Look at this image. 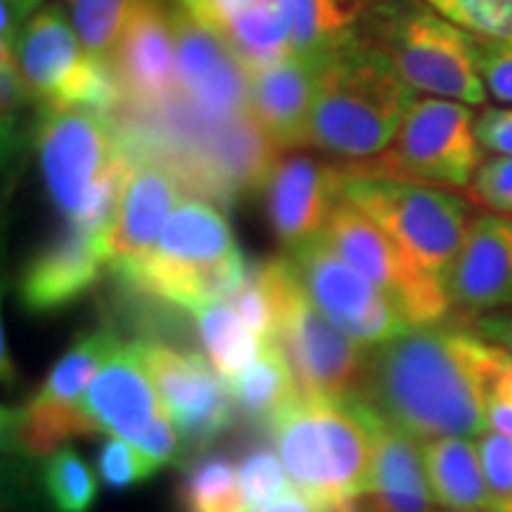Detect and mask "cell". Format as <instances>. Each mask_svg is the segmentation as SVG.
I'll use <instances>...</instances> for the list:
<instances>
[{"instance_id":"cell-6","label":"cell","mask_w":512,"mask_h":512,"mask_svg":"<svg viewBox=\"0 0 512 512\" xmlns=\"http://www.w3.org/2000/svg\"><path fill=\"white\" fill-rule=\"evenodd\" d=\"M361 41L380 50L415 93L484 105L477 38L434 10L427 0H373Z\"/></svg>"},{"instance_id":"cell-43","label":"cell","mask_w":512,"mask_h":512,"mask_svg":"<svg viewBox=\"0 0 512 512\" xmlns=\"http://www.w3.org/2000/svg\"><path fill=\"white\" fill-rule=\"evenodd\" d=\"M491 512H512V503H496Z\"/></svg>"},{"instance_id":"cell-30","label":"cell","mask_w":512,"mask_h":512,"mask_svg":"<svg viewBox=\"0 0 512 512\" xmlns=\"http://www.w3.org/2000/svg\"><path fill=\"white\" fill-rule=\"evenodd\" d=\"M183 512H247L240 470L226 456L195 460L181 484Z\"/></svg>"},{"instance_id":"cell-42","label":"cell","mask_w":512,"mask_h":512,"mask_svg":"<svg viewBox=\"0 0 512 512\" xmlns=\"http://www.w3.org/2000/svg\"><path fill=\"white\" fill-rule=\"evenodd\" d=\"M489 427L512 439V406L510 403H501V401L489 403Z\"/></svg>"},{"instance_id":"cell-38","label":"cell","mask_w":512,"mask_h":512,"mask_svg":"<svg viewBox=\"0 0 512 512\" xmlns=\"http://www.w3.org/2000/svg\"><path fill=\"white\" fill-rule=\"evenodd\" d=\"M477 57L479 72L491 98L512 105V43L477 38Z\"/></svg>"},{"instance_id":"cell-10","label":"cell","mask_w":512,"mask_h":512,"mask_svg":"<svg viewBox=\"0 0 512 512\" xmlns=\"http://www.w3.org/2000/svg\"><path fill=\"white\" fill-rule=\"evenodd\" d=\"M15 57L41 107L110 114L121 102L119 83L105 60L91 55L57 5L38 10L19 31Z\"/></svg>"},{"instance_id":"cell-21","label":"cell","mask_w":512,"mask_h":512,"mask_svg":"<svg viewBox=\"0 0 512 512\" xmlns=\"http://www.w3.org/2000/svg\"><path fill=\"white\" fill-rule=\"evenodd\" d=\"M192 17L216 31L249 74L294 55L287 0H176Z\"/></svg>"},{"instance_id":"cell-29","label":"cell","mask_w":512,"mask_h":512,"mask_svg":"<svg viewBox=\"0 0 512 512\" xmlns=\"http://www.w3.org/2000/svg\"><path fill=\"white\" fill-rule=\"evenodd\" d=\"M117 332L100 328L76 339V342L60 356V361L50 368L46 382L34 394L38 401L53 403H81L83 389L95 380L110 358L121 347Z\"/></svg>"},{"instance_id":"cell-32","label":"cell","mask_w":512,"mask_h":512,"mask_svg":"<svg viewBox=\"0 0 512 512\" xmlns=\"http://www.w3.org/2000/svg\"><path fill=\"white\" fill-rule=\"evenodd\" d=\"M72 24L91 55L110 64L131 0H69Z\"/></svg>"},{"instance_id":"cell-15","label":"cell","mask_w":512,"mask_h":512,"mask_svg":"<svg viewBox=\"0 0 512 512\" xmlns=\"http://www.w3.org/2000/svg\"><path fill=\"white\" fill-rule=\"evenodd\" d=\"M178 86L207 124H226L249 114V69L207 24L171 0Z\"/></svg>"},{"instance_id":"cell-1","label":"cell","mask_w":512,"mask_h":512,"mask_svg":"<svg viewBox=\"0 0 512 512\" xmlns=\"http://www.w3.org/2000/svg\"><path fill=\"white\" fill-rule=\"evenodd\" d=\"M503 351L477 332L413 328L373 351L358 399L420 444L479 437Z\"/></svg>"},{"instance_id":"cell-34","label":"cell","mask_w":512,"mask_h":512,"mask_svg":"<svg viewBox=\"0 0 512 512\" xmlns=\"http://www.w3.org/2000/svg\"><path fill=\"white\" fill-rule=\"evenodd\" d=\"M240 484L245 491L249 508H261L280 498L294 494L290 475H287L283 458L268 446H254L240 460Z\"/></svg>"},{"instance_id":"cell-35","label":"cell","mask_w":512,"mask_h":512,"mask_svg":"<svg viewBox=\"0 0 512 512\" xmlns=\"http://www.w3.org/2000/svg\"><path fill=\"white\" fill-rule=\"evenodd\" d=\"M159 465L147 453L121 437H110L102 444L98 456V472L110 489H128L155 477Z\"/></svg>"},{"instance_id":"cell-19","label":"cell","mask_w":512,"mask_h":512,"mask_svg":"<svg viewBox=\"0 0 512 512\" xmlns=\"http://www.w3.org/2000/svg\"><path fill=\"white\" fill-rule=\"evenodd\" d=\"M444 290L460 318L512 309V216L486 214L470 223Z\"/></svg>"},{"instance_id":"cell-23","label":"cell","mask_w":512,"mask_h":512,"mask_svg":"<svg viewBox=\"0 0 512 512\" xmlns=\"http://www.w3.org/2000/svg\"><path fill=\"white\" fill-rule=\"evenodd\" d=\"M318 67L299 55L259 69L249 79V114L278 150L309 145Z\"/></svg>"},{"instance_id":"cell-31","label":"cell","mask_w":512,"mask_h":512,"mask_svg":"<svg viewBox=\"0 0 512 512\" xmlns=\"http://www.w3.org/2000/svg\"><path fill=\"white\" fill-rule=\"evenodd\" d=\"M43 489L55 512H88L98 496V479L74 448H60L43 465Z\"/></svg>"},{"instance_id":"cell-40","label":"cell","mask_w":512,"mask_h":512,"mask_svg":"<svg viewBox=\"0 0 512 512\" xmlns=\"http://www.w3.org/2000/svg\"><path fill=\"white\" fill-rule=\"evenodd\" d=\"M472 328H475L477 335H482L484 339H489V342L498 344V347L512 354V309L479 316Z\"/></svg>"},{"instance_id":"cell-8","label":"cell","mask_w":512,"mask_h":512,"mask_svg":"<svg viewBox=\"0 0 512 512\" xmlns=\"http://www.w3.org/2000/svg\"><path fill=\"white\" fill-rule=\"evenodd\" d=\"M259 268L273 297V344L283 349L302 394L354 399L368 366L363 347L318 311L287 256L259 261Z\"/></svg>"},{"instance_id":"cell-37","label":"cell","mask_w":512,"mask_h":512,"mask_svg":"<svg viewBox=\"0 0 512 512\" xmlns=\"http://www.w3.org/2000/svg\"><path fill=\"white\" fill-rule=\"evenodd\" d=\"M467 188L479 204L501 216H512V157L498 155L484 159Z\"/></svg>"},{"instance_id":"cell-41","label":"cell","mask_w":512,"mask_h":512,"mask_svg":"<svg viewBox=\"0 0 512 512\" xmlns=\"http://www.w3.org/2000/svg\"><path fill=\"white\" fill-rule=\"evenodd\" d=\"M252 512H323V508L313 505L309 498H304L302 494H290L280 498V501L261 505V508H252Z\"/></svg>"},{"instance_id":"cell-17","label":"cell","mask_w":512,"mask_h":512,"mask_svg":"<svg viewBox=\"0 0 512 512\" xmlns=\"http://www.w3.org/2000/svg\"><path fill=\"white\" fill-rule=\"evenodd\" d=\"M131 174L121 190L110 226L105 228V252L112 273H126L155 247L162 228L178 207L181 176L171 164L157 157L133 152Z\"/></svg>"},{"instance_id":"cell-18","label":"cell","mask_w":512,"mask_h":512,"mask_svg":"<svg viewBox=\"0 0 512 512\" xmlns=\"http://www.w3.org/2000/svg\"><path fill=\"white\" fill-rule=\"evenodd\" d=\"M344 169L302 152L278 157L266 181V211L275 238L287 252L323 235L342 200Z\"/></svg>"},{"instance_id":"cell-44","label":"cell","mask_w":512,"mask_h":512,"mask_svg":"<svg viewBox=\"0 0 512 512\" xmlns=\"http://www.w3.org/2000/svg\"><path fill=\"white\" fill-rule=\"evenodd\" d=\"M444 512H458V510H444Z\"/></svg>"},{"instance_id":"cell-4","label":"cell","mask_w":512,"mask_h":512,"mask_svg":"<svg viewBox=\"0 0 512 512\" xmlns=\"http://www.w3.org/2000/svg\"><path fill=\"white\" fill-rule=\"evenodd\" d=\"M245 264L226 214L204 197H185L155 247L119 275L128 290L190 313L230 302L245 283Z\"/></svg>"},{"instance_id":"cell-24","label":"cell","mask_w":512,"mask_h":512,"mask_svg":"<svg viewBox=\"0 0 512 512\" xmlns=\"http://www.w3.org/2000/svg\"><path fill=\"white\" fill-rule=\"evenodd\" d=\"M422 463L434 503L444 510L491 512L494 496L486 484L477 441L467 437H441L422 441Z\"/></svg>"},{"instance_id":"cell-12","label":"cell","mask_w":512,"mask_h":512,"mask_svg":"<svg viewBox=\"0 0 512 512\" xmlns=\"http://www.w3.org/2000/svg\"><path fill=\"white\" fill-rule=\"evenodd\" d=\"M287 259L318 311L358 347L377 349L413 330L401 311L323 235L287 252Z\"/></svg>"},{"instance_id":"cell-27","label":"cell","mask_w":512,"mask_h":512,"mask_svg":"<svg viewBox=\"0 0 512 512\" xmlns=\"http://www.w3.org/2000/svg\"><path fill=\"white\" fill-rule=\"evenodd\" d=\"M235 408L254 422H271L302 396L297 377L278 344H264V351L245 373L228 384Z\"/></svg>"},{"instance_id":"cell-22","label":"cell","mask_w":512,"mask_h":512,"mask_svg":"<svg viewBox=\"0 0 512 512\" xmlns=\"http://www.w3.org/2000/svg\"><path fill=\"white\" fill-rule=\"evenodd\" d=\"M351 512H432L434 496L422 463L420 441L377 413L375 453L366 489L349 503Z\"/></svg>"},{"instance_id":"cell-36","label":"cell","mask_w":512,"mask_h":512,"mask_svg":"<svg viewBox=\"0 0 512 512\" xmlns=\"http://www.w3.org/2000/svg\"><path fill=\"white\" fill-rule=\"evenodd\" d=\"M479 460L496 503H512V439L486 430L477 439Z\"/></svg>"},{"instance_id":"cell-3","label":"cell","mask_w":512,"mask_h":512,"mask_svg":"<svg viewBox=\"0 0 512 512\" xmlns=\"http://www.w3.org/2000/svg\"><path fill=\"white\" fill-rule=\"evenodd\" d=\"M375 425L377 413L358 396L318 399L302 394L268 430L297 494L318 508H335L366 489Z\"/></svg>"},{"instance_id":"cell-25","label":"cell","mask_w":512,"mask_h":512,"mask_svg":"<svg viewBox=\"0 0 512 512\" xmlns=\"http://www.w3.org/2000/svg\"><path fill=\"white\" fill-rule=\"evenodd\" d=\"M294 55L313 67L361 38L373 0H287Z\"/></svg>"},{"instance_id":"cell-7","label":"cell","mask_w":512,"mask_h":512,"mask_svg":"<svg viewBox=\"0 0 512 512\" xmlns=\"http://www.w3.org/2000/svg\"><path fill=\"white\" fill-rule=\"evenodd\" d=\"M342 200L370 216L422 271L444 287L470 230L463 197L434 185L344 169Z\"/></svg>"},{"instance_id":"cell-16","label":"cell","mask_w":512,"mask_h":512,"mask_svg":"<svg viewBox=\"0 0 512 512\" xmlns=\"http://www.w3.org/2000/svg\"><path fill=\"white\" fill-rule=\"evenodd\" d=\"M121 98L133 107H162L178 88L171 0H131L110 57Z\"/></svg>"},{"instance_id":"cell-5","label":"cell","mask_w":512,"mask_h":512,"mask_svg":"<svg viewBox=\"0 0 512 512\" xmlns=\"http://www.w3.org/2000/svg\"><path fill=\"white\" fill-rule=\"evenodd\" d=\"M34 140L50 200L69 226H110L136 157L107 114L41 107Z\"/></svg>"},{"instance_id":"cell-13","label":"cell","mask_w":512,"mask_h":512,"mask_svg":"<svg viewBox=\"0 0 512 512\" xmlns=\"http://www.w3.org/2000/svg\"><path fill=\"white\" fill-rule=\"evenodd\" d=\"M100 432L121 437L147 453L159 467L181 456L178 430L143 366L136 342H124L88 384L81 399Z\"/></svg>"},{"instance_id":"cell-33","label":"cell","mask_w":512,"mask_h":512,"mask_svg":"<svg viewBox=\"0 0 512 512\" xmlns=\"http://www.w3.org/2000/svg\"><path fill=\"white\" fill-rule=\"evenodd\" d=\"M427 3L467 34L512 43V0H427Z\"/></svg>"},{"instance_id":"cell-2","label":"cell","mask_w":512,"mask_h":512,"mask_svg":"<svg viewBox=\"0 0 512 512\" xmlns=\"http://www.w3.org/2000/svg\"><path fill=\"white\" fill-rule=\"evenodd\" d=\"M415 91L380 50L356 43L318 64L309 145L325 155L368 162L387 150Z\"/></svg>"},{"instance_id":"cell-14","label":"cell","mask_w":512,"mask_h":512,"mask_svg":"<svg viewBox=\"0 0 512 512\" xmlns=\"http://www.w3.org/2000/svg\"><path fill=\"white\" fill-rule=\"evenodd\" d=\"M136 344L178 434L192 446H207L221 437L233 422L235 401L209 358L166 342L140 339Z\"/></svg>"},{"instance_id":"cell-26","label":"cell","mask_w":512,"mask_h":512,"mask_svg":"<svg viewBox=\"0 0 512 512\" xmlns=\"http://www.w3.org/2000/svg\"><path fill=\"white\" fill-rule=\"evenodd\" d=\"M98 432V425L81 403L38 401L31 396L22 408L5 411V437H10V444L24 456H53L64 441Z\"/></svg>"},{"instance_id":"cell-11","label":"cell","mask_w":512,"mask_h":512,"mask_svg":"<svg viewBox=\"0 0 512 512\" xmlns=\"http://www.w3.org/2000/svg\"><path fill=\"white\" fill-rule=\"evenodd\" d=\"M323 240L366 275L413 328L441 325L451 313L444 287L354 204L339 200L325 223Z\"/></svg>"},{"instance_id":"cell-9","label":"cell","mask_w":512,"mask_h":512,"mask_svg":"<svg viewBox=\"0 0 512 512\" xmlns=\"http://www.w3.org/2000/svg\"><path fill=\"white\" fill-rule=\"evenodd\" d=\"M475 126V112L465 102L415 98L387 150L349 171L467 188L484 162Z\"/></svg>"},{"instance_id":"cell-28","label":"cell","mask_w":512,"mask_h":512,"mask_svg":"<svg viewBox=\"0 0 512 512\" xmlns=\"http://www.w3.org/2000/svg\"><path fill=\"white\" fill-rule=\"evenodd\" d=\"M192 316L209 363L228 384L245 373L264 351V342L247 328L230 302L209 304Z\"/></svg>"},{"instance_id":"cell-39","label":"cell","mask_w":512,"mask_h":512,"mask_svg":"<svg viewBox=\"0 0 512 512\" xmlns=\"http://www.w3.org/2000/svg\"><path fill=\"white\" fill-rule=\"evenodd\" d=\"M475 131L484 150L512 157V105L484 110L477 117Z\"/></svg>"},{"instance_id":"cell-20","label":"cell","mask_w":512,"mask_h":512,"mask_svg":"<svg viewBox=\"0 0 512 512\" xmlns=\"http://www.w3.org/2000/svg\"><path fill=\"white\" fill-rule=\"evenodd\" d=\"M105 266V230L67 226L27 261L17 283L19 304L31 313L60 311L91 290Z\"/></svg>"}]
</instances>
